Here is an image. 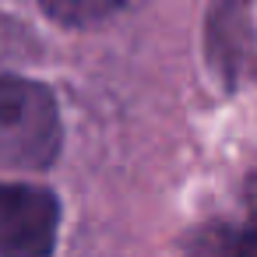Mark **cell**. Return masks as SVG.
Wrapping results in <instances>:
<instances>
[{"label": "cell", "mask_w": 257, "mask_h": 257, "mask_svg": "<svg viewBox=\"0 0 257 257\" xmlns=\"http://www.w3.org/2000/svg\"><path fill=\"white\" fill-rule=\"evenodd\" d=\"M57 229L60 201L53 190L0 180V257H50Z\"/></svg>", "instance_id": "cell-2"}, {"label": "cell", "mask_w": 257, "mask_h": 257, "mask_svg": "<svg viewBox=\"0 0 257 257\" xmlns=\"http://www.w3.org/2000/svg\"><path fill=\"white\" fill-rule=\"evenodd\" d=\"M141 0H43V8L53 22L71 25V29H88V25H102L131 8H138Z\"/></svg>", "instance_id": "cell-5"}, {"label": "cell", "mask_w": 257, "mask_h": 257, "mask_svg": "<svg viewBox=\"0 0 257 257\" xmlns=\"http://www.w3.org/2000/svg\"><path fill=\"white\" fill-rule=\"evenodd\" d=\"M208 64L225 88H236L253 60V0H211Z\"/></svg>", "instance_id": "cell-3"}, {"label": "cell", "mask_w": 257, "mask_h": 257, "mask_svg": "<svg viewBox=\"0 0 257 257\" xmlns=\"http://www.w3.org/2000/svg\"><path fill=\"white\" fill-rule=\"evenodd\" d=\"M183 257H253V229L250 225H204L187 243Z\"/></svg>", "instance_id": "cell-4"}, {"label": "cell", "mask_w": 257, "mask_h": 257, "mask_svg": "<svg viewBox=\"0 0 257 257\" xmlns=\"http://www.w3.org/2000/svg\"><path fill=\"white\" fill-rule=\"evenodd\" d=\"M64 127L50 88L0 78V169H46L60 155Z\"/></svg>", "instance_id": "cell-1"}]
</instances>
